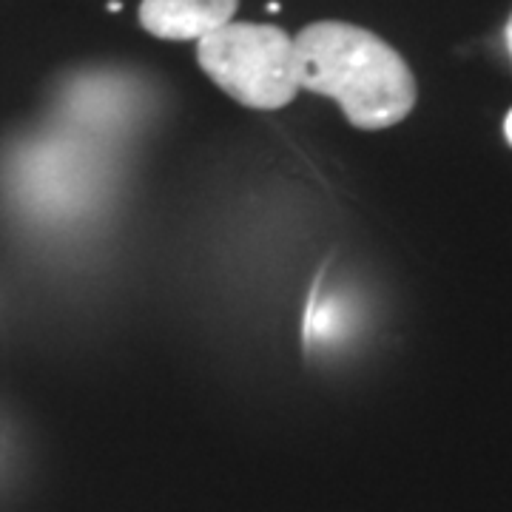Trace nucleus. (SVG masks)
<instances>
[{
    "instance_id": "2",
    "label": "nucleus",
    "mask_w": 512,
    "mask_h": 512,
    "mask_svg": "<svg viewBox=\"0 0 512 512\" xmlns=\"http://www.w3.org/2000/svg\"><path fill=\"white\" fill-rule=\"evenodd\" d=\"M197 60L222 92L245 109H285L299 92L293 37L268 23H225L197 40Z\"/></svg>"
},
{
    "instance_id": "5",
    "label": "nucleus",
    "mask_w": 512,
    "mask_h": 512,
    "mask_svg": "<svg viewBox=\"0 0 512 512\" xmlns=\"http://www.w3.org/2000/svg\"><path fill=\"white\" fill-rule=\"evenodd\" d=\"M504 134H507V140L512 143V111L507 114V123H504Z\"/></svg>"
},
{
    "instance_id": "4",
    "label": "nucleus",
    "mask_w": 512,
    "mask_h": 512,
    "mask_svg": "<svg viewBox=\"0 0 512 512\" xmlns=\"http://www.w3.org/2000/svg\"><path fill=\"white\" fill-rule=\"evenodd\" d=\"M504 37H507V49H510V57H512V15L510 20H507V32H504Z\"/></svg>"
},
{
    "instance_id": "6",
    "label": "nucleus",
    "mask_w": 512,
    "mask_h": 512,
    "mask_svg": "<svg viewBox=\"0 0 512 512\" xmlns=\"http://www.w3.org/2000/svg\"><path fill=\"white\" fill-rule=\"evenodd\" d=\"M123 9V3H117V0H111L109 3V12H120Z\"/></svg>"
},
{
    "instance_id": "1",
    "label": "nucleus",
    "mask_w": 512,
    "mask_h": 512,
    "mask_svg": "<svg viewBox=\"0 0 512 512\" xmlns=\"http://www.w3.org/2000/svg\"><path fill=\"white\" fill-rule=\"evenodd\" d=\"M299 89L339 103L350 126L379 131L416 106V77L382 37L342 20H319L293 37Z\"/></svg>"
},
{
    "instance_id": "3",
    "label": "nucleus",
    "mask_w": 512,
    "mask_h": 512,
    "mask_svg": "<svg viewBox=\"0 0 512 512\" xmlns=\"http://www.w3.org/2000/svg\"><path fill=\"white\" fill-rule=\"evenodd\" d=\"M239 0H143L140 26L160 40H200L234 20Z\"/></svg>"
}]
</instances>
